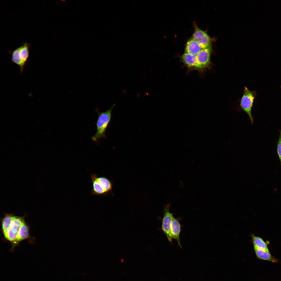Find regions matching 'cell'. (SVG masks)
Instances as JSON below:
<instances>
[{"label":"cell","mask_w":281,"mask_h":281,"mask_svg":"<svg viewBox=\"0 0 281 281\" xmlns=\"http://www.w3.org/2000/svg\"><path fill=\"white\" fill-rule=\"evenodd\" d=\"M256 256L259 259L264 260L271 261L273 263H277L278 260L272 256L270 252L265 251L260 249L254 248Z\"/></svg>","instance_id":"13"},{"label":"cell","mask_w":281,"mask_h":281,"mask_svg":"<svg viewBox=\"0 0 281 281\" xmlns=\"http://www.w3.org/2000/svg\"><path fill=\"white\" fill-rule=\"evenodd\" d=\"M277 151L281 165V129L279 131V138L277 146Z\"/></svg>","instance_id":"16"},{"label":"cell","mask_w":281,"mask_h":281,"mask_svg":"<svg viewBox=\"0 0 281 281\" xmlns=\"http://www.w3.org/2000/svg\"><path fill=\"white\" fill-rule=\"evenodd\" d=\"M251 237L254 247L269 252L267 242H265L261 238L252 234Z\"/></svg>","instance_id":"14"},{"label":"cell","mask_w":281,"mask_h":281,"mask_svg":"<svg viewBox=\"0 0 281 281\" xmlns=\"http://www.w3.org/2000/svg\"><path fill=\"white\" fill-rule=\"evenodd\" d=\"M192 38L197 42L203 48L211 46V40L210 37L205 31L197 26L195 27Z\"/></svg>","instance_id":"8"},{"label":"cell","mask_w":281,"mask_h":281,"mask_svg":"<svg viewBox=\"0 0 281 281\" xmlns=\"http://www.w3.org/2000/svg\"><path fill=\"white\" fill-rule=\"evenodd\" d=\"M115 105L114 104L109 109L105 111L98 112V117L96 123L97 130L92 137L93 141L97 142L106 137V130L111 119L112 110Z\"/></svg>","instance_id":"2"},{"label":"cell","mask_w":281,"mask_h":281,"mask_svg":"<svg viewBox=\"0 0 281 281\" xmlns=\"http://www.w3.org/2000/svg\"><path fill=\"white\" fill-rule=\"evenodd\" d=\"M92 188L91 194L92 195H105L111 190L113 184L107 178L98 176L96 174L91 175Z\"/></svg>","instance_id":"1"},{"label":"cell","mask_w":281,"mask_h":281,"mask_svg":"<svg viewBox=\"0 0 281 281\" xmlns=\"http://www.w3.org/2000/svg\"><path fill=\"white\" fill-rule=\"evenodd\" d=\"M25 216H18L14 214L8 229L3 234L4 239L10 242L11 246L13 245L16 240L19 229L25 220Z\"/></svg>","instance_id":"3"},{"label":"cell","mask_w":281,"mask_h":281,"mask_svg":"<svg viewBox=\"0 0 281 281\" xmlns=\"http://www.w3.org/2000/svg\"><path fill=\"white\" fill-rule=\"evenodd\" d=\"M171 230L173 238L176 240L180 247L181 248L180 238V235L181 231V225L178 220L174 217L171 222Z\"/></svg>","instance_id":"12"},{"label":"cell","mask_w":281,"mask_h":281,"mask_svg":"<svg viewBox=\"0 0 281 281\" xmlns=\"http://www.w3.org/2000/svg\"><path fill=\"white\" fill-rule=\"evenodd\" d=\"M203 48L197 42L192 38L187 42L185 51V53L196 55Z\"/></svg>","instance_id":"10"},{"label":"cell","mask_w":281,"mask_h":281,"mask_svg":"<svg viewBox=\"0 0 281 281\" xmlns=\"http://www.w3.org/2000/svg\"><path fill=\"white\" fill-rule=\"evenodd\" d=\"M169 207V205H167L164 208L162 228L169 241L171 243L173 238L171 234V226L173 217L170 212Z\"/></svg>","instance_id":"6"},{"label":"cell","mask_w":281,"mask_h":281,"mask_svg":"<svg viewBox=\"0 0 281 281\" xmlns=\"http://www.w3.org/2000/svg\"><path fill=\"white\" fill-rule=\"evenodd\" d=\"M29 226L24 220L22 222L19 230L16 240L13 246H11V251L18 245L19 243L23 240H27L29 242H33V239L29 234Z\"/></svg>","instance_id":"7"},{"label":"cell","mask_w":281,"mask_h":281,"mask_svg":"<svg viewBox=\"0 0 281 281\" xmlns=\"http://www.w3.org/2000/svg\"><path fill=\"white\" fill-rule=\"evenodd\" d=\"M180 60L188 70H194L196 63V55L185 52L181 56Z\"/></svg>","instance_id":"9"},{"label":"cell","mask_w":281,"mask_h":281,"mask_svg":"<svg viewBox=\"0 0 281 281\" xmlns=\"http://www.w3.org/2000/svg\"><path fill=\"white\" fill-rule=\"evenodd\" d=\"M14 214L12 213H5L1 220V231L2 234L7 231L10 223Z\"/></svg>","instance_id":"15"},{"label":"cell","mask_w":281,"mask_h":281,"mask_svg":"<svg viewBox=\"0 0 281 281\" xmlns=\"http://www.w3.org/2000/svg\"><path fill=\"white\" fill-rule=\"evenodd\" d=\"M30 46L29 43L25 42L23 45L18 47L19 57L24 67L29 57V49Z\"/></svg>","instance_id":"11"},{"label":"cell","mask_w":281,"mask_h":281,"mask_svg":"<svg viewBox=\"0 0 281 281\" xmlns=\"http://www.w3.org/2000/svg\"><path fill=\"white\" fill-rule=\"evenodd\" d=\"M256 94L255 92L249 90L245 87L244 93L240 102L241 109L248 115L252 123H253V119L251 111L254 98Z\"/></svg>","instance_id":"4"},{"label":"cell","mask_w":281,"mask_h":281,"mask_svg":"<svg viewBox=\"0 0 281 281\" xmlns=\"http://www.w3.org/2000/svg\"><path fill=\"white\" fill-rule=\"evenodd\" d=\"M211 51L210 46L202 49L196 55V63L194 70L202 72L210 67Z\"/></svg>","instance_id":"5"}]
</instances>
